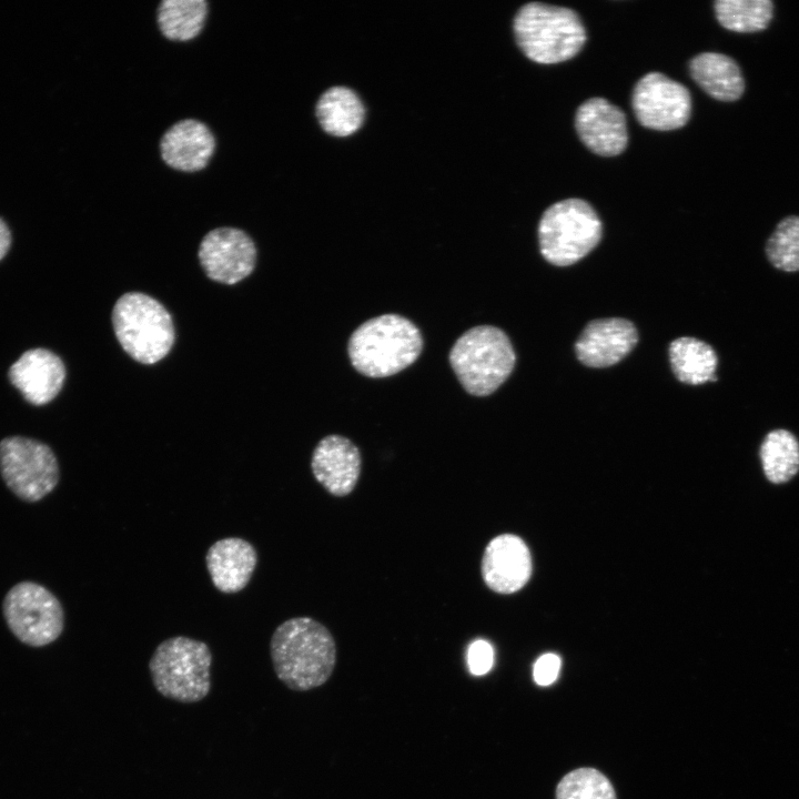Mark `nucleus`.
I'll list each match as a JSON object with an SVG mask.
<instances>
[{
  "instance_id": "nucleus-25",
  "label": "nucleus",
  "mask_w": 799,
  "mask_h": 799,
  "mask_svg": "<svg viewBox=\"0 0 799 799\" xmlns=\"http://www.w3.org/2000/svg\"><path fill=\"white\" fill-rule=\"evenodd\" d=\"M765 254L777 270L799 271V216L788 215L780 220L765 244Z\"/></svg>"
},
{
  "instance_id": "nucleus-22",
  "label": "nucleus",
  "mask_w": 799,
  "mask_h": 799,
  "mask_svg": "<svg viewBox=\"0 0 799 799\" xmlns=\"http://www.w3.org/2000/svg\"><path fill=\"white\" fill-rule=\"evenodd\" d=\"M208 13L205 0H162L156 9V22L163 37L185 42L202 32Z\"/></svg>"
},
{
  "instance_id": "nucleus-9",
  "label": "nucleus",
  "mask_w": 799,
  "mask_h": 799,
  "mask_svg": "<svg viewBox=\"0 0 799 799\" xmlns=\"http://www.w3.org/2000/svg\"><path fill=\"white\" fill-rule=\"evenodd\" d=\"M2 613L11 633L32 647L53 643L64 627L60 600L34 581H21L11 587L3 598Z\"/></svg>"
},
{
  "instance_id": "nucleus-8",
  "label": "nucleus",
  "mask_w": 799,
  "mask_h": 799,
  "mask_svg": "<svg viewBox=\"0 0 799 799\" xmlns=\"http://www.w3.org/2000/svg\"><path fill=\"white\" fill-rule=\"evenodd\" d=\"M0 475L18 498L34 503L55 488L60 468L47 444L29 437L10 436L0 442Z\"/></svg>"
},
{
  "instance_id": "nucleus-14",
  "label": "nucleus",
  "mask_w": 799,
  "mask_h": 799,
  "mask_svg": "<svg viewBox=\"0 0 799 799\" xmlns=\"http://www.w3.org/2000/svg\"><path fill=\"white\" fill-rule=\"evenodd\" d=\"M637 342L638 333L630 321L621 317L598 318L585 326L575 351L584 365L601 368L620 362Z\"/></svg>"
},
{
  "instance_id": "nucleus-6",
  "label": "nucleus",
  "mask_w": 799,
  "mask_h": 799,
  "mask_svg": "<svg viewBox=\"0 0 799 799\" xmlns=\"http://www.w3.org/2000/svg\"><path fill=\"white\" fill-rule=\"evenodd\" d=\"M212 654L193 638L175 636L163 640L149 661L155 689L180 702H196L210 691Z\"/></svg>"
},
{
  "instance_id": "nucleus-28",
  "label": "nucleus",
  "mask_w": 799,
  "mask_h": 799,
  "mask_svg": "<svg viewBox=\"0 0 799 799\" xmlns=\"http://www.w3.org/2000/svg\"><path fill=\"white\" fill-rule=\"evenodd\" d=\"M559 670L560 658L555 654H545L534 665V680L539 686H548L557 679Z\"/></svg>"
},
{
  "instance_id": "nucleus-24",
  "label": "nucleus",
  "mask_w": 799,
  "mask_h": 799,
  "mask_svg": "<svg viewBox=\"0 0 799 799\" xmlns=\"http://www.w3.org/2000/svg\"><path fill=\"white\" fill-rule=\"evenodd\" d=\"M714 11L719 24L732 32L755 33L766 30L773 18L770 0H717Z\"/></svg>"
},
{
  "instance_id": "nucleus-21",
  "label": "nucleus",
  "mask_w": 799,
  "mask_h": 799,
  "mask_svg": "<svg viewBox=\"0 0 799 799\" xmlns=\"http://www.w3.org/2000/svg\"><path fill=\"white\" fill-rule=\"evenodd\" d=\"M316 117L324 131L345 136L354 133L362 125L364 107L353 90L333 87L318 99Z\"/></svg>"
},
{
  "instance_id": "nucleus-1",
  "label": "nucleus",
  "mask_w": 799,
  "mask_h": 799,
  "mask_svg": "<svg viewBox=\"0 0 799 799\" xmlns=\"http://www.w3.org/2000/svg\"><path fill=\"white\" fill-rule=\"evenodd\" d=\"M270 654L276 677L294 691L324 685L336 664L334 637L311 617H294L280 624L271 637Z\"/></svg>"
},
{
  "instance_id": "nucleus-3",
  "label": "nucleus",
  "mask_w": 799,
  "mask_h": 799,
  "mask_svg": "<svg viewBox=\"0 0 799 799\" xmlns=\"http://www.w3.org/2000/svg\"><path fill=\"white\" fill-rule=\"evenodd\" d=\"M515 39L534 62L553 64L574 58L586 42V30L572 9L542 2L523 6L514 18Z\"/></svg>"
},
{
  "instance_id": "nucleus-12",
  "label": "nucleus",
  "mask_w": 799,
  "mask_h": 799,
  "mask_svg": "<svg viewBox=\"0 0 799 799\" xmlns=\"http://www.w3.org/2000/svg\"><path fill=\"white\" fill-rule=\"evenodd\" d=\"M481 573L484 583L493 591H518L532 574V557L527 545L514 534L494 537L485 547Z\"/></svg>"
},
{
  "instance_id": "nucleus-10",
  "label": "nucleus",
  "mask_w": 799,
  "mask_h": 799,
  "mask_svg": "<svg viewBox=\"0 0 799 799\" xmlns=\"http://www.w3.org/2000/svg\"><path fill=\"white\" fill-rule=\"evenodd\" d=\"M631 104L638 122L651 130L679 129L691 114L688 89L659 72L647 73L637 81Z\"/></svg>"
},
{
  "instance_id": "nucleus-20",
  "label": "nucleus",
  "mask_w": 799,
  "mask_h": 799,
  "mask_svg": "<svg viewBox=\"0 0 799 799\" xmlns=\"http://www.w3.org/2000/svg\"><path fill=\"white\" fill-rule=\"evenodd\" d=\"M668 352L672 372L680 382L700 385L717 381L718 356L708 343L682 336L670 343Z\"/></svg>"
},
{
  "instance_id": "nucleus-5",
  "label": "nucleus",
  "mask_w": 799,
  "mask_h": 799,
  "mask_svg": "<svg viewBox=\"0 0 799 799\" xmlns=\"http://www.w3.org/2000/svg\"><path fill=\"white\" fill-rule=\"evenodd\" d=\"M115 337L124 352L142 364H154L171 351L175 331L169 311L140 292L123 294L112 310Z\"/></svg>"
},
{
  "instance_id": "nucleus-11",
  "label": "nucleus",
  "mask_w": 799,
  "mask_h": 799,
  "mask_svg": "<svg viewBox=\"0 0 799 799\" xmlns=\"http://www.w3.org/2000/svg\"><path fill=\"white\" fill-rule=\"evenodd\" d=\"M198 256L208 277L223 284H235L253 272L257 254L246 232L221 226L204 235Z\"/></svg>"
},
{
  "instance_id": "nucleus-13",
  "label": "nucleus",
  "mask_w": 799,
  "mask_h": 799,
  "mask_svg": "<svg viewBox=\"0 0 799 799\" xmlns=\"http://www.w3.org/2000/svg\"><path fill=\"white\" fill-rule=\"evenodd\" d=\"M575 127L581 142L595 154L615 156L627 146L626 115L604 98H590L581 103L576 111Z\"/></svg>"
},
{
  "instance_id": "nucleus-17",
  "label": "nucleus",
  "mask_w": 799,
  "mask_h": 799,
  "mask_svg": "<svg viewBox=\"0 0 799 799\" xmlns=\"http://www.w3.org/2000/svg\"><path fill=\"white\" fill-rule=\"evenodd\" d=\"M12 385L33 405L51 402L65 380L62 360L45 348L26 351L9 368Z\"/></svg>"
},
{
  "instance_id": "nucleus-16",
  "label": "nucleus",
  "mask_w": 799,
  "mask_h": 799,
  "mask_svg": "<svg viewBox=\"0 0 799 799\" xmlns=\"http://www.w3.org/2000/svg\"><path fill=\"white\" fill-rule=\"evenodd\" d=\"M215 145V136L208 124L195 118H185L164 131L160 139V154L169 168L192 173L208 165Z\"/></svg>"
},
{
  "instance_id": "nucleus-29",
  "label": "nucleus",
  "mask_w": 799,
  "mask_h": 799,
  "mask_svg": "<svg viewBox=\"0 0 799 799\" xmlns=\"http://www.w3.org/2000/svg\"><path fill=\"white\" fill-rule=\"evenodd\" d=\"M11 245V232L7 223L0 218V260L8 253Z\"/></svg>"
},
{
  "instance_id": "nucleus-23",
  "label": "nucleus",
  "mask_w": 799,
  "mask_h": 799,
  "mask_svg": "<svg viewBox=\"0 0 799 799\" xmlns=\"http://www.w3.org/2000/svg\"><path fill=\"white\" fill-rule=\"evenodd\" d=\"M759 456L766 477L773 484L790 481L799 471V441L789 431H770L763 438Z\"/></svg>"
},
{
  "instance_id": "nucleus-2",
  "label": "nucleus",
  "mask_w": 799,
  "mask_h": 799,
  "mask_svg": "<svg viewBox=\"0 0 799 799\" xmlns=\"http://www.w3.org/2000/svg\"><path fill=\"white\" fill-rule=\"evenodd\" d=\"M423 350L418 327L398 314L367 320L351 335L350 361L361 374L380 378L400 373L413 364Z\"/></svg>"
},
{
  "instance_id": "nucleus-15",
  "label": "nucleus",
  "mask_w": 799,
  "mask_h": 799,
  "mask_svg": "<svg viewBox=\"0 0 799 799\" xmlns=\"http://www.w3.org/2000/svg\"><path fill=\"white\" fill-rule=\"evenodd\" d=\"M312 473L324 489L344 497L355 488L362 468L358 447L341 435H327L315 446L311 458Z\"/></svg>"
},
{
  "instance_id": "nucleus-19",
  "label": "nucleus",
  "mask_w": 799,
  "mask_h": 799,
  "mask_svg": "<svg viewBox=\"0 0 799 799\" xmlns=\"http://www.w3.org/2000/svg\"><path fill=\"white\" fill-rule=\"evenodd\" d=\"M694 81L711 98L722 102L739 100L745 92V79L739 64L719 52H702L689 61Z\"/></svg>"
},
{
  "instance_id": "nucleus-7",
  "label": "nucleus",
  "mask_w": 799,
  "mask_h": 799,
  "mask_svg": "<svg viewBox=\"0 0 799 799\" xmlns=\"http://www.w3.org/2000/svg\"><path fill=\"white\" fill-rule=\"evenodd\" d=\"M603 225L593 206L581 199H566L550 205L538 224L540 253L550 264L572 265L599 243Z\"/></svg>"
},
{
  "instance_id": "nucleus-26",
  "label": "nucleus",
  "mask_w": 799,
  "mask_h": 799,
  "mask_svg": "<svg viewBox=\"0 0 799 799\" xmlns=\"http://www.w3.org/2000/svg\"><path fill=\"white\" fill-rule=\"evenodd\" d=\"M556 799H616V793L601 772L594 768H579L558 782Z\"/></svg>"
},
{
  "instance_id": "nucleus-18",
  "label": "nucleus",
  "mask_w": 799,
  "mask_h": 799,
  "mask_svg": "<svg viewBox=\"0 0 799 799\" xmlns=\"http://www.w3.org/2000/svg\"><path fill=\"white\" fill-rule=\"evenodd\" d=\"M257 564L255 547L240 537L213 543L205 555V565L213 586L223 594H235L246 587Z\"/></svg>"
},
{
  "instance_id": "nucleus-27",
  "label": "nucleus",
  "mask_w": 799,
  "mask_h": 799,
  "mask_svg": "<svg viewBox=\"0 0 799 799\" xmlns=\"http://www.w3.org/2000/svg\"><path fill=\"white\" fill-rule=\"evenodd\" d=\"M468 668L475 676L488 672L493 666L494 651L489 643L477 639L471 644L467 653Z\"/></svg>"
},
{
  "instance_id": "nucleus-4",
  "label": "nucleus",
  "mask_w": 799,
  "mask_h": 799,
  "mask_svg": "<svg viewBox=\"0 0 799 799\" xmlns=\"http://www.w3.org/2000/svg\"><path fill=\"white\" fill-rule=\"evenodd\" d=\"M516 355L508 336L492 325L475 326L454 343L449 363L465 391L474 396L494 393L510 375Z\"/></svg>"
}]
</instances>
